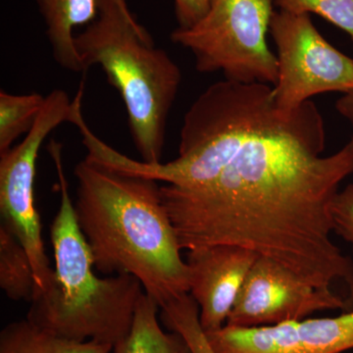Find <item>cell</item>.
<instances>
[{
  "mask_svg": "<svg viewBox=\"0 0 353 353\" xmlns=\"http://www.w3.org/2000/svg\"><path fill=\"white\" fill-rule=\"evenodd\" d=\"M225 130L229 159L215 179L194 189L160 187L182 250L246 248L341 292L352 309L353 261L332 239V205L353 175V138L323 155L326 129L314 102L281 113L260 83L234 92Z\"/></svg>",
  "mask_w": 353,
  "mask_h": 353,
  "instance_id": "obj_1",
  "label": "cell"
},
{
  "mask_svg": "<svg viewBox=\"0 0 353 353\" xmlns=\"http://www.w3.org/2000/svg\"><path fill=\"white\" fill-rule=\"evenodd\" d=\"M275 6L285 12L316 14L353 41V0H275Z\"/></svg>",
  "mask_w": 353,
  "mask_h": 353,
  "instance_id": "obj_18",
  "label": "cell"
},
{
  "mask_svg": "<svg viewBox=\"0 0 353 353\" xmlns=\"http://www.w3.org/2000/svg\"><path fill=\"white\" fill-rule=\"evenodd\" d=\"M73 110L74 101H70L66 92L52 90L46 95L31 131L19 145L0 154L1 225L19 240L29 254L38 285L36 294L50 289L54 281L34 199L37 159L44 139L62 123L71 122Z\"/></svg>",
  "mask_w": 353,
  "mask_h": 353,
  "instance_id": "obj_6",
  "label": "cell"
},
{
  "mask_svg": "<svg viewBox=\"0 0 353 353\" xmlns=\"http://www.w3.org/2000/svg\"><path fill=\"white\" fill-rule=\"evenodd\" d=\"M350 311L341 292L310 284L294 271L267 257L255 260L226 325L272 326L301 321L316 312Z\"/></svg>",
  "mask_w": 353,
  "mask_h": 353,
  "instance_id": "obj_8",
  "label": "cell"
},
{
  "mask_svg": "<svg viewBox=\"0 0 353 353\" xmlns=\"http://www.w3.org/2000/svg\"><path fill=\"white\" fill-rule=\"evenodd\" d=\"M274 6L275 0H209L205 15L192 27L176 29L171 39L194 54L201 73L274 85L277 57L267 41Z\"/></svg>",
  "mask_w": 353,
  "mask_h": 353,
  "instance_id": "obj_5",
  "label": "cell"
},
{
  "mask_svg": "<svg viewBox=\"0 0 353 353\" xmlns=\"http://www.w3.org/2000/svg\"><path fill=\"white\" fill-rule=\"evenodd\" d=\"M99 13L119 12L131 16L132 13L125 0H97Z\"/></svg>",
  "mask_w": 353,
  "mask_h": 353,
  "instance_id": "obj_22",
  "label": "cell"
},
{
  "mask_svg": "<svg viewBox=\"0 0 353 353\" xmlns=\"http://www.w3.org/2000/svg\"><path fill=\"white\" fill-rule=\"evenodd\" d=\"M336 109L353 129V90L341 95L336 101Z\"/></svg>",
  "mask_w": 353,
  "mask_h": 353,
  "instance_id": "obj_21",
  "label": "cell"
},
{
  "mask_svg": "<svg viewBox=\"0 0 353 353\" xmlns=\"http://www.w3.org/2000/svg\"><path fill=\"white\" fill-rule=\"evenodd\" d=\"M75 46L87 69L99 65L119 92L143 161L160 163L167 120L182 81L178 65L166 51L155 48L134 16L122 13H99L75 37Z\"/></svg>",
  "mask_w": 353,
  "mask_h": 353,
  "instance_id": "obj_4",
  "label": "cell"
},
{
  "mask_svg": "<svg viewBox=\"0 0 353 353\" xmlns=\"http://www.w3.org/2000/svg\"><path fill=\"white\" fill-rule=\"evenodd\" d=\"M270 32L278 64L272 88L280 112L292 113L318 94L353 90L352 58L322 36L310 15L275 11Z\"/></svg>",
  "mask_w": 353,
  "mask_h": 353,
  "instance_id": "obj_7",
  "label": "cell"
},
{
  "mask_svg": "<svg viewBox=\"0 0 353 353\" xmlns=\"http://www.w3.org/2000/svg\"><path fill=\"white\" fill-rule=\"evenodd\" d=\"M160 309L164 326L180 334L192 353H216L202 329L199 305L190 294L165 303Z\"/></svg>",
  "mask_w": 353,
  "mask_h": 353,
  "instance_id": "obj_17",
  "label": "cell"
},
{
  "mask_svg": "<svg viewBox=\"0 0 353 353\" xmlns=\"http://www.w3.org/2000/svg\"><path fill=\"white\" fill-rule=\"evenodd\" d=\"M113 347L95 341L58 336L29 320L9 323L0 332V353H111Z\"/></svg>",
  "mask_w": 353,
  "mask_h": 353,
  "instance_id": "obj_12",
  "label": "cell"
},
{
  "mask_svg": "<svg viewBox=\"0 0 353 353\" xmlns=\"http://www.w3.org/2000/svg\"><path fill=\"white\" fill-rule=\"evenodd\" d=\"M259 255L236 245L188 250L190 292L199 308L204 332L226 325L248 272Z\"/></svg>",
  "mask_w": 353,
  "mask_h": 353,
  "instance_id": "obj_9",
  "label": "cell"
},
{
  "mask_svg": "<svg viewBox=\"0 0 353 353\" xmlns=\"http://www.w3.org/2000/svg\"><path fill=\"white\" fill-rule=\"evenodd\" d=\"M46 97L32 92L12 94L0 92V154L12 148L14 141L28 134L41 112Z\"/></svg>",
  "mask_w": 353,
  "mask_h": 353,
  "instance_id": "obj_16",
  "label": "cell"
},
{
  "mask_svg": "<svg viewBox=\"0 0 353 353\" xmlns=\"http://www.w3.org/2000/svg\"><path fill=\"white\" fill-rule=\"evenodd\" d=\"M0 287L11 301L30 303L38 290L27 250L3 225L0 227Z\"/></svg>",
  "mask_w": 353,
  "mask_h": 353,
  "instance_id": "obj_14",
  "label": "cell"
},
{
  "mask_svg": "<svg viewBox=\"0 0 353 353\" xmlns=\"http://www.w3.org/2000/svg\"><path fill=\"white\" fill-rule=\"evenodd\" d=\"M305 353H343L353 348V310L336 317L307 318L296 322Z\"/></svg>",
  "mask_w": 353,
  "mask_h": 353,
  "instance_id": "obj_15",
  "label": "cell"
},
{
  "mask_svg": "<svg viewBox=\"0 0 353 353\" xmlns=\"http://www.w3.org/2000/svg\"><path fill=\"white\" fill-rule=\"evenodd\" d=\"M296 322L259 327L225 325L205 333L216 353H305Z\"/></svg>",
  "mask_w": 353,
  "mask_h": 353,
  "instance_id": "obj_11",
  "label": "cell"
},
{
  "mask_svg": "<svg viewBox=\"0 0 353 353\" xmlns=\"http://www.w3.org/2000/svg\"><path fill=\"white\" fill-rule=\"evenodd\" d=\"M157 301L143 292L139 299L131 331L114 345V353H192L180 334L164 332L158 321Z\"/></svg>",
  "mask_w": 353,
  "mask_h": 353,
  "instance_id": "obj_13",
  "label": "cell"
},
{
  "mask_svg": "<svg viewBox=\"0 0 353 353\" xmlns=\"http://www.w3.org/2000/svg\"><path fill=\"white\" fill-rule=\"evenodd\" d=\"M58 176L60 206L50 226L54 281L31 303L27 319L58 336L117 345L131 331L143 287L129 274L99 278L94 257L77 220L64 173L62 145L48 146Z\"/></svg>",
  "mask_w": 353,
  "mask_h": 353,
  "instance_id": "obj_3",
  "label": "cell"
},
{
  "mask_svg": "<svg viewBox=\"0 0 353 353\" xmlns=\"http://www.w3.org/2000/svg\"><path fill=\"white\" fill-rule=\"evenodd\" d=\"M77 220L101 273L138 279L159 307L189 294V269L160 187L85 157L74 170Z\"/></svg>",
  "mask_w": 353,
  "mask_h": 353,
  "instance_id": "obj_2",
  "label": "cell"
},
{
  "mask_svg": "<svg viewBox=\"0 0 353 353\" xmlns=\"http://www.w3.org/2000/svg\"><path fill=\"white\" fill-rule=\"evenodd\" d=\"M46 27L55 61L75 73L87 71L77 51L74 30L94 22L99 15L97 0H36Z\"/></svg>",
  "mask_w": 353,
  "mask_h": 353,
  "instance_id": "obj_10",
  "label": "cell"
},
{
  "mask_svg": "<svg viewBox=\"0 0 353 353\" xmlns=\"http://www.w3.org/2000/svg\"><path fill=\"white\" fill-rule=\"evenodd\" d=\"M334 233L352 248L353 253V183L339 190L332 205Z\"/></svg>",
  "mask_w": 353,
  "mask_h": 353,
  "instance_id": "obj_19",
  "label": "cell"
},
{
  "mask_svg": "<svg viewBox=\"0 0 353 353\" xmlns=\"http://www.w3.org/2000/svg\"><path fill=\"white\" fill-rule=\"evenodd\" d=\"M178 28L187 29L196 24L208 10L209 0H174Z\"/></svg>",
  "mask_w": 353,
  "mask_h": 353,
  "instance_id": "obj_20",
  "label": "cell"
}]
</instances>
